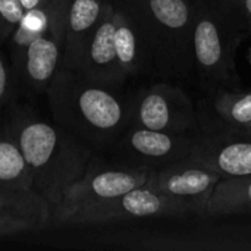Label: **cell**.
Listing matches in <instances>:
<instances>
[{
    "label": "cell",
    "instance_id": "1",
    "mask_svg": "<svg viewBox=\"0 0 251 251\" xmlns=\"http://www.w3.org/2000/svg\"><path fill=\"white\" fill-rule=\"evenodd\" d=\"M9 131L18 140L32 175L34 190L54 210L87 172L90 150L65 126L37 118H19Z\"/></svg>",
    "mask_w": 251,
    "mask_h": 251
},
{
    "label": "cell",
    "instance_id": "2",
    "mask_svg": "<svg viewBox=\"0 0 251 251\" xmlns=\"http://www.w3.org/2000/svg\"><path fill=\"white\" fill-rule=\"evenodd\" d=\"M46 94L54 122L90 140L112 134L124 119L112 93L69 68H59Z\"/></svg>",
    "mask_w": 251,
    "mask_h": 251
},
{
    "label": "cell",
    "instance_id": "3",
    "mask_svg": "<svg viewBox=\"0 0 251 251\" xmlns=\"http://www.w3.org/2000/svg\"><path fill=\"white\" fill-rule=\"evenodd\" d=\"M115 29V9L110 3H104L103 15L90 35L74 71L100 85L115 81L124 72L116 56Z\"/></svg>",
    "mask_w": 251,
    "mask_h": 251
},
{
    "label": "cell",
    "instance_id": "4",
    "mask_svg": "<svg viewBox=\"0 0 251 251\" xmlns=\"http://www.w3.org/2000/svg\"><path fill=\"white\" fill-rule=\"evenodd\" d=\"M63 46L50 34L32 41L22 54L13 59L18 78L31 93H44L62 66Z\"/></svg>",
    "mask_w": 251,
    "mask_h": 251
},
{
    "label": "cell",
    "instance_id": "5",
    "mask_svg": "<svg viewBox=\"0 0 251 251\" xmlns=\"http://www.w3.org/2000/svg\"><path fill=\"white\" fill-rule=\"evenodd\" d=\"M104 0H69L66 25H65V41L62 66L74 69L90 35L97 26L103 9Z\"/></svg>",
    "mask_w": 251,
    "mask_h": 251
},
{
    "label": "cell",
    "instance_id": "6",
    "mask_svg": "<svg viewBox=\"0 0 251 251\" xmlns=\"http://www.w3.org/2000/svg\"><path fill=\"white\" fill-rule=\"evenodd\" d=\"M140 184L138 176L125 171H103L94 175H90L87 171L85 175L71 187L60 206L100 199H116L140 187Z\"/></svg>",
    "mask_w": 251,
    "mask_h": 251
},
{
    "label": "cell",
    "instance_id": "7",
    "mask_svg": "<svg viewBox=\"0 0 251 251\" xmlns=\"http://www.w3.org/2000/svg\"><path fill=\"white\" fill-rule=\"evenodd\" d=\"M51 215V206L38 191L0 187V216L35 221L47 226Z\"/></svg>",
    "mask_w": 251,
    "mask_h": 251
},
{
    "label": "cell",
    "instance_id": "8",
    "mask_svg": "<svg viewBox=\"0 0 251 251\" xmlns=\"http://www.w3.org/2000/svg\"><path fill=\"white\" fill-rule=\"evenodd\" d=\"M0 187L34 190L28 163L7 126L0 131Z\"/></svg>",
    "mask_w": 251,
    "mask_h": 251
},
{
    "label": "cell",
    "instance_id": "9",
    "mask_svg": "<svg viewBox=\"0 0 251 251\" xmlns=\"http://www.w3.org/2000/svg\"><path fill=\"white\" fill-rule=\"evenodd\" d=\"M49 28H50V19H49V12L44 6L25 10L22 19L19 21L15 32L9 40L13 50V59L22 54L32 41L47 34Z\"/></svg>",
    "mask_w": 251,
    "mask_h": 251
},
{
    "label": "cell",
    "instance_id": "10",
    "mask_svg": "<svg viewBox=\"0 0 251 251\" xmlns=\"http://www.w3.org/2000/svg\"><path fill=\"white\" fill-rule=\"evenodd\" d=\"M194 50L199 63L204 68H215L222 57V40L216 24L207 18L197 22L194 31Z\"/></svg>",
    "mask_w": 251,
    "mask_h": 251
},
{
    "label": "cell",
    "instance_id": "11",
    "mask_svg": "<svg viewBox=\"0 0 251 251\" xmlns=\"http://www.w3.org/2000/svg\"><path fill=\"white\" fill-rule=\"evenodd\" d=\"M213 182L215 178L209 172L201 169H187L166 178L162 182V188L174 196H199L206 193Z\"/></svg>",
    "mask_w": 251,
    "mask_h": 251
},
{
    "label": "cell",
    "instance_id": "12",
    "mask_svg": "<svg viewBox=\"0 0 251 251\" xmlns=\"http://www.w3.org/2000/svg\"><path fill=\"white\" fill-rule=\"evenodd\" d=\"M115 49L118 62L124 72H129L135 66L137 60V37L122 13L115 12Z\"/></svg>",
    "mask_w": 251,
    "mask_h": 251
},
{
    "label": "cell",
    "instance_id": "13",
    "mask_svg": "<svg viewBox=\"0 0 251 251\" xmlns=\"http://www.w3.org/2000/svg\"><path fill=\"white\" fill-rule=\"evenodd\" d=\"M218 166L232 176L251 175V143H234L218 154Z\"/></svg>",
    "mask_w": 251,
    "mask_h": 251
},
{
    "label": "cell",
    "instance_id": "14",
    "mask_svg": "<svg viewBox=\"0 0 251 251\" xmlns=\"http://www.w3.org/2000/svg\"><path fill=\"white\" fill-rule=\"evenodd\" d=\"M129 144L135 151L147 157H163L174 149V141L168 134L147 128L132 132Z\"/></svg>",
    "mask_w": 251,
    "mask_h": 251
},
{
    "label": "cell",
    "instance_id": "15",
    "mask_svg": "<svg viewBox=\"0 0 251 251\" xmlns=\"http://www.w3.org/2000/svg\"><path fill=\"white\" fill-rule=\"evenodd\" d=\"M118 201L122 215H129L137 218L156 215L162 207L160 199L156 194H153L150 190H144L140 187L118 197Z\"/></svg>",
    "mask_w": 251,
    "mask_h": 251
},
{
    "label": "cell",
    "instance_id": "16",
    "mask_svg": "<svg viewBox=\"0 0 251 251\" xmlns=\"http://www.w3.org/2000/svg\"><path fill=\"white\" fill-rule=\"evenodd\" d=\"M153 16L165 26L182 29L190 19V10L185 0H149Z\"/></svg>",
    "mask_w": 251,
    "mask_h": 251
},
{
    "label": "cell",
    "instance_id": "17",
    "mask_svg": "<svg viewBox=\"0 0 251 251\" xmlns=\"http://www.w3.org/2000/svg\"><path fill=\"white\" fill-rule=\"evenodd\" d=\"M140 119L144 128L163 131L171 121V112L166 99L157 93L146 96L140 106Z\"/></svg>",
    "mask_w": 251,
    "mask_h": 251
},
{
    "label": "cell",
    "instance_id": "18",
    "mask_svg": "<svg viewBox=\"0 0 251 251\" xmlns=\"http://www.w3.org/2000/svg\"><path fill=\"white\" fill-rule=\"evenodd\" d=\"M25 13L21 0H0V35L9 43L19 21Z\"/></svg>",
    "mask_w": 251,
    "mask_h": 251
},
{
    "label": "cell",
    "instance_id": "19",
    "mask_svg": "<svg viewBox=\"0 0 251 251\" xmlns=\"http://www.w3.org/2000/svg\"><path fill=\"white\" fill-rule=\"evenodd\" d=\"M3 44H6V41L0 35V107L10 103V100L15 96L16 82H18V76L13 65L7 63L3 56V50H1Z\"/></svg>",
    "mask_w": 251,
    "mask_h": 251
},
{
    "label": "cell",
    "instance_id": "20",
    "mask_svg": "<svg viewBox=\"0 0 251 251\" xmlns=\"http://www.w3.org/2000/svg\"><path fill=\"white\" fill-rule=\"evenodd\" d=\"M47 226L28 219H18V218H4L0 216V237L7 235H16V234H25L32 232L38 229H44Z\"/></svg>",
    "mask_w": 251,
    "mask_h": 251
},
{
    "label": "cell",
    "instance_id": "21",
    "mask_svg": "<svg viewBox=\"0 0 251 251\" xmlns=\"http://www.w3.org/2000/svg\"><path fill=\"white\" fill-rule=\"evenodd\" d=\"M229 116L240 125L251 124V94L238 97L229 107Z\"/></svg>",
    "mask_w": 251,
    "mask_h": 251
},
{
    "label": "cell",
    "instance_id": "22",
    "mask_svg": "<svg viewBox=\"0 0 251 251\" xmlns=\"http://www.w3.org/2000/svg\"><path fill=\"white\" fill-rule=\"evenodd\" d=\"M21 3L25 7V10L32 9V7H38V6H44L46 7V1L44 0H21Z\"/></svg>",
    "mask_w": 251,
    "mask_h": 251
},
{
    "label": "cell",
    "instance_id": "23",
    "mask_svg": "<svg viewBox=\"0 0 251 251\" xmlns=\"http://www.w3.org/2000/svg\"><path fill=\"white\" fill-rule=\"evenodd\" d=\"M244 7L249 12V15L251 16V0H244Z\"/></svg>",
    "mask_w": 251,
    "mask_h": 251
},
{
    "label": "cell",
    "instance_id": "24",
    "mask_svg": "<svg viewBox=\"0 0 251 251\" xmlns=\"http://www.w3.org/2000/svg\"><path fill=\"white\" fill-rule=\"evenodd\" d=\"M0 109H1V107H0ZM6 126H7V122L3 121V116H1V113H0V131H3Z\"/></svg>",
    "mask_w": 251,
    "mask_h": 251
},
{
    "label": "cell",
    "instance_id": "25",
    "mask_svg": "<svg viewBox=\"0 0 251 251\" xmlns=\"http://www.w3.org/2000/svg\"><path fill=\"white\" fill-rule=\"evenodd\" d=\"M247 197H249V200L251 201V182L249 184V188H247Z\"/></svg>",
    "mask_w": 251,
    "mask_h": 251
}]
</instances>
